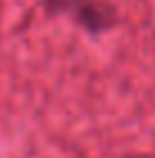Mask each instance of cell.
<instances>
[{
	"label": "cell",
	"mask_w": 155,
	"mask_h": 158,
	"mask_svg": "<svg viewBox=\"0 0 155 158\" xmlns=\"http://www.w3.org/2000/svg\"><path fill=\"white\" fill-rule=\"evenodd\" d=\"M55 12H71L89 30H105L114 23V12L100 0H46Z\"/></svg>",
	"instance_id": "1"
}]
</instances>
